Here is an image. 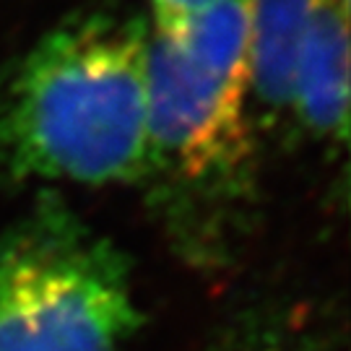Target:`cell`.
Instances as JSON below:
<instances>
[{"label": "cell", "mask_w": 351, "mask_h": 351, "mask_svg": "<svg viewBox=\"0 0 351 351\" xmlns=\"http://www.w3.org/2000/svg\"><path fill=\"white\" fill-rule=\"evenodd\" d=\"M250 0H221L177 34L149 29L143 188L188 263L224 265L255 203Z\"/></svg>", "instance_id": "1"}, {"label": "cell", "mask_w": 351, "mask_h": 351, "mask_svg": "<svg viewBox=\"0 0 351 351\" xmlns=\"http://www.w3.org/2000/svg\"><path fill=\"white\" fill-rule=\"evenodd\" d=\"M0 164L16 180L146 182V16H73L13 63L0 78Z\"/></svg>", "instance_id": "2"}, {"label": "cell", "mask_w": 351, "mask_h": 351, "mask_svg": "<svg viewBox=\"0 0 351 351\" xmlns=\"http://www.w3.org/2000/svg\"><path fill=\"white\" fill-rule=\"evenodd\" d=\"M141 323L125 255L58 198L0 234V351H117Z\"/></svg>", "instance_id": "3"}, {"label": "cell", "mask_w": 351, "mask_h": 351, "mask_svg": "<svg viewBox=\"0 0 351 351\" xmlns=\"http://www.w3.org/2000/svg\"><path fill=\"white\" fill-rule=\"evenodd\" d=\"M351 0H317L304 24L289 94V120L328 149L349 141Z\"/></svg>", "instance_id": "4"}, {"label": "cell", "mask_w": 351, "mask_h": 351, "mask_svg": "<svg viewBox=\"0 0 351 351\" xmlns=\"http://www.w3.org/2000/svg\"><path fill=\"white\" fill-rule=\"evenodd\" d=\"M317 0H250L252 94L255 110L271 120L289 117L291 68L304 24Z\"/></svg>", "instance_id": "5"}, {"label": "cell", "mask_w": 351, "mask_h": 351, "mask_svg": "<svg viewBox=\"0 0 351 351\" xmlns=\"http://www.w3.org/2000/svg\"><path fill=\"white\" fill-rule=\"evenodd\" d=\"M211 351H343V346L310 307L287 304L239 315Z\"/></svg>", "instance_id": "6"}, {"label": "cell", "mask_w": 351, "mask_h": 351, "mask_svg": "<svg viewBox=\"0 0 351 351\" xmlns=\"http://www.w3.org/2000/svg\"><path fill=\"white\" fill-rule=\"evenodd\" d=\"M221 0H146V24L154 34H177Z\"/></svg>", "instance_id": "7"}]
</instances>
